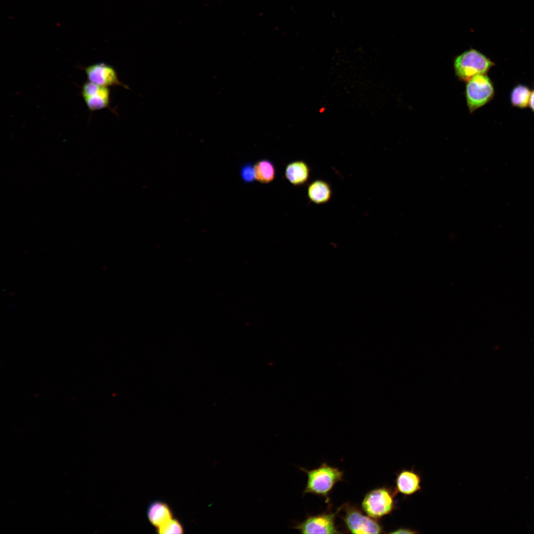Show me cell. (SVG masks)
<instances>
[{
  "label": "cell",
  "instance_id": "cell-18",
  "mask_svg": "<svg viewBox=\"0 0 534 534\" xmlns=\"http://www.w3.org/2000/svg\"><path fill=\"white\" fill-rule=\"evenodd\" d=\"M529 106L532 111L534 112V90L532 91Z\"/></svg>",
  "mask_w": 534,
  "mask_h": 534
},
{
  "label": "cell",
  "instance_id": "cell-4",
  "mask_svg": "<svg viewBox=\"0 0 534 534\" xmlns=\"http://www.w3.org/2000/svg\"><path fill=\"white\" fill-rule=\"evenodd\" d=\"M465 95L470 114L484 106L494 95L493 84L487 74L475 76L466 82Z\"/></svg>",
  "mask_w": 534,
  "mask_h": 534
},
{
  "label": "cell",
  "instance_id": "cell-14",
  "mask_svg": "<svg viewBox=\"0 0 534 534\" xmlns=\"http://www.w3.org/2000/svg\"><path fill=\"white\" fill-rule=\"evenodd\" d=\"M532 90L526 85L519 84L514 87L510 93V102L515 107L520 109L529 105Z\"/></svg>",
  "mask_w": 534,
  "mask_h": 534
},
{
  "label": "cell",
  "instance_id": "cell-11",
  "mask_svg": "<svg viewBox=\"0 0 534 534\" xmlns=\"http://www.w3.org/2000/svg\"><path fill=\"white\" fill-rule=\"evenodd\" d=\"M147 516L150 523L157 528L173 518L170 507L160 501L150 503L147 508Z\"/></svg>",
  "mask_w": 534,
  "mask_h": 534
},
{
  "label": "cell",
  "instance_id": "cell-2",
  "mask_svg": "<svg viewBox=\"0 0 534 534\" xmlns=\"http://www.w3.org/2000/svg\"><path fill=\"white\" fill-rule=\"evenodd\" d=\"M495 65L483 53L470 48L456 56L453 60V68L456 77L466 82L480 74H487Z\"/></svg>",
  "mask_w": 534,
  "mask_h": 534
},
{
  "label": "cell",
  "instance_id": "cell-3",
  "mask_svg": "<svg viewBox=\"0 0 534 534\" xmlns=\"http://www.w3.org/2000/svg\"><path fill=\"white\" fill-rule=\"evenodd\" d=\"M397 492L391 487L383 486L369 491L361 502V508L370 517L379 520L396 510Z\"/></svg>",
  "mask_w": 534,
  "mask_h": 534
},
{
  "label": "cell",
  "instance_id": "cell-13",
  "mask_svg": "<svg viewBox=\"0 0 534 534\" xmlns=\"http://www.w3.org/2000/svg\"><path fill=\"white\" fill-rule=\"evenodd\" d=\"M255 179L261 183L272 181L275 177L276 170L273 163L268 159H264L254 165Z\"/></svg>",
  "mask_w": 534,
  "mask_h": 534
},
{
  "label": "cell",
  "instance_id": "cell-17",
  "mask_svg": "<svg viewBox=\"0 0 534 534\" xmlns=\"http://www.w3.org/2000/svg\"><path fill=\"white\" fill-rule=\"evenodd\" d=\"M390 534H418L419 532L415 531V530L408 528H399L389 533Z\"/></svg>",
  "mask_w": 534,
  "mask_h": 534
},
{
  "label": "cell",
  "instance_id": "cell-15",
  "mask_svg": "<svg viewBox=\"0 0 534 534\" xmlns=\"http://www.w3.org/2000/svg\"><path fill=\"white\" fill-rule=\"evenodd\" d=\"M183 528L181 524L177 519H171L160 527L157 528L159 534H182Z\"/></svg>",
  "mask_w": 534,
  "mask_h": 534
},
{
  "label": "cell",
  "instance_id": "cell-1",
  "mask_svg": "<svg viewBox=\"0 0 534 534\" xmlns=\"http://www.w3.org/2000/svg\"><path fill=\"white\" fill-rule=\"evenodd\" d=\"M300 469L305 472L308 477L303 494L312 493L323 497L327 503H329V495L335 485L343 481L344 472L325 462L311 470L304 468Z\"/></svg>",
  "mask_w": 534,
  "mask_h": 534
},
{
  "label": "cell",
  "instance_id": "cell-10",
  "mask_svg": "<svg viewBox=\"0 0 534 534\" xmlns=\"http://www.w3.org/2000/svg\"><path fill=\"white\" fill-rule=\"evenodd\" d=\"M310 169L304 161L299 160L289 163L285 170V177L294 186L306 183L310 177Z\"/></svg>",
  "mask_w": 534,
  "mask_h": 534
},
{
  "label": "cell",
  "instance_id": "cell-5",
  "mask_svg": "<svg viewBox=\"0 0 534 534\" xmlns=\"http://www.w3.org/2000/svg\"><path fill=\"white\" fill-rule=\"evenodd\" d=\"M345 512L342 517L346 530L353 534H381L384 528L378 519H374L355 505L345 503L342 505Z\"/></svg>",
  "mask_w": 534,
  "mask_h": 534
},
{
  "label": "cell",
  "instance_id": "cell-8",
  "mask_svg": "<svg viewBox=\"0 0 534 534\" xmlns=\"http://www.w3.org/2000/svg\"><path fill=\"white\" fill-rule=\"evenodd\" d=\"M421 476L414 467L410 469H402L396 473L394 489L397 492L404 496H411L422 489Z\"/></svg>",
  "mask_w": 534,
  "mask_h": 534
},
{
  "label": "cell",
  "instance_id": "cell-16",
  "mask_svg": "<svg viewBox=\"0 0 534 534\" xmlns=\"http://www.w3.org/2000/svg\"><path fill=\"white\" fill-rule=\"evenodd\" d=\"M240 175L244 182H253L255 180L254 165L250 163H245L240 168Z\"/></svg>",
  "mask_w": 534,
  "mask_h": 534
},
{
  "label": "cell",
  "instance_id": "cell-6",
  "mask_svg": "<svg viewBox=\"0 0 534 534\" xmlns=\"http://www.w3.org/2000/svg\"><path fill=\"white\" fill-rule=\"evenodd\" d=\"M341 506L335 512H326L316 515H308L301 522H295L293 528L302 534H339L336 516L342 510Z\"/></svg>",
  "mask_w": 534,
  "mask_h": 534
},
{
  "label": "cell",
  "instance_id": "cell-9",
  "mask_svg": "<svg viewBox=\"0 0 534 534\" xmlns=\"http://www.w3.org/2000/svg\"><path fill=\"white\" fill-rule=\"evenodd\" d=\"M88 81L101 86L108 87L119 84L115 70L103 63H95L85 68Z\"/></svg>",
  "mask_w": 534,
  "mask_h": 534
},
{
  "label": "cell",
  "instance_id": "cell-7",
  "mask_svg": "<svg viewBox=\"0 0 534 534\" xmlns=\"http://www.w3.org/2000/svg\"><path fill=\"white\" fill-rule=\"evenodd\" d=\"M82 96L88 109L91 111L107 107L110 102V92L107 87L89 81L82 87Z\"/></svg>",
  "mask_w": 534,
  "mask_h": 534
},
{
  "label": "cell",
  "instance_id": "cell-12",
  "mask_svg": "<svg viewBox=\"0 0 534 534\" xmlns=\"http://www.w3.org/2000/svg\"><path fill=\"white\" fill-rule=\"evenodd\" d=\"M307 194L311 202L316 204H322L330 200L332 196V190L328 182L317 179L309 185Z\"/></svg>",
  "mask_w": 534,
  "mask_h": 534
}]
</instances>
